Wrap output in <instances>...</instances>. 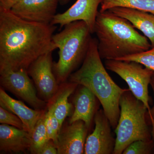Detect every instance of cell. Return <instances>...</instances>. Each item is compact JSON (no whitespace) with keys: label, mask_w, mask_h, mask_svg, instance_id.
<instances>
[{"label":"cell","mask_w":154,"mask_h":154,"mask_svg":"<svg viewBox=\"0 0 154 154\" xmlns=\"http://www.w3.org/2000/svg\"><path fill=\"white\" fill-rule=\"evenodd\" d=\"M56 28L0 9V68L28 70L39 57L57 48L52 39Z\"/></svg>","instance_id":"1"},{"label":"cell","mask_w":154,"mask_h":154,"mask_svg":"<svg viewBox=\"0 0 154 154\" xmlns=\"http://www.w3.org/2000/svg\"><path fill=\"white\" fill-rule=\"evenodd\" d=\"M98 49V40L92 38L82 66L72 73L69 82L89 89L99 99L112 128L118 124L122 95L129 89L120 88L108 74L102 61Z\"/></svg>","instance_id":"2"},{"label":"cell","mask_w":154,"mask_h":154,"mask_svg":"<svg viewBox=\"0 0 154 154\" xmlns=\"http://www.w3.org/2000/svg\"><path fill=\"white\" fill-rule=\"evenodd\" d=\"M98 49L102 59L118 60L150 49L148 38L127 19L109 11L99 12L94 27Z\"/></svg>","instance_id":"3"},{"label":"cell","mask_w":154,"mask_h":154,"mask_svg":"<svg viewBox=\"0 0 154 154\" xmlns=\"http://www.w3.org/2000/svg\"><path fill=\"white\" fill-rule=\"evenodd\" d=\"M85 22H71L60 33L53 35V41L59 51V59L53 64V71L58 83L64 82L77 67L82 63L92 37Z\"/></svg>","instance_id":"4"},{"label":"cell","mask_w":154,"mask_h":154,"mask_svg":"<svg viewBox=\"0 0 154 154\" xmlns=\"http://www.w3.org/2000/svg\"><path fill=\"white\" fill-rule=\"evenodd\" d=\"M119 105L120 116L115 130L116 137L113 154H122L135 141L152 139L147 119L149 116L147 109L129 89L122 95Z\"/></svg>","instance_id":"5"},{"label":"cell","mask_w":154,"mask_h":154,"mask_svg":"<svg viewBox=\"0 0 154 154\" xmlns=\"http://www.w3.org/2000/svg\"><path fill=\"white\" fill-rule=\"evenodd\" d=\"M105 65L107 69L115 73L124 80L134 96L144 104L150 120L148 88L154 71L133 61L107 60Z\"/></svg>","instance_id":"6"},{"label":"cell","mask_w":154,"mask_h":154,"mask_svg":"<svg viewBox=\"0 0 154 154\" xmlns=\"http://www.w3.org/2000/svg\"><path fill=\"white\" fill-rule=\"evenodd\" d=\"M1 85L23 99L36 110H40L45 106V102L39 99L27 70H14L0 68Z\"/></svg>","instance_id":"7"},{"label":"cell","mask_w":154,"mask_h":154,"mask_svg":"<svg viewBox=\"0 0 154 154\" xmlns=\"http://www.w3.org/2000/svg\"><path fill=\"white\" fill-rule=\"evenodd\" d=\"M52 52L39 57L28 69V74L33 79L40 96L46 101L54 98L58 87L53 71Z\"/></svg>","instance_id":"8"},{"label":"cell","mask_w":154,"mask_h":154,"mask_svg":"<svg viewBox=\"0 0 154 154\" xmlns=\"http://www.w3.org/2000/svg\"><path fill=\"white\" fill-rule=\"evenodd\" d=\"M95 128L86 139L85 154H113L116 138L111 132L112 128L104 110H98L94 118Z\"/></svg>","instance_id":"9"},{"label":"cell","mask_w":154,"mask_h":154,"mask_svg":"<svg viewBox=\"0 0 154 154\" xmlns=\"http://www.w3.org/2000/svg\"><path fill=\"white\" fill-rule=\"evenodd\" d=\"M58 2V0H19L11 11L26 21L51 24Z\"/></svg>","instance_id":"10"},{"label":"cell","mask_w":154,"mask_h":154,"mask_svg":"<svg viewBox=\"0 0 154 154\" xmlns=\"http://www.w3.org/2000/svg\"><path fill=\"white\" fill-rule=\"evenodd\" d=\"M103 0H77L66 11L56 14L51 24L61 27L75 21H83L87 24L91 33H94V27L99 11L98 7Z\"/></svg>","instance_id":"11"},{"label":"cell","mask_w":154,"mask_h":154,"mask_svg":"<svg viewBox=\"0 0 154 154\" xmlns=\"http://www.w3.org/2000/svg\"><path fill=\"white\" fill-rule=\"evenodd\" d=\"M88 129L84 122L78 120L60 130L55 143L57 154L84 153Z\"/></svg>","instance_id":"12"},{"label":"cell","mask_w":154,"mask_h":154,"mask_svg":"<svg viewBox=\"0 0 154 154\" xmlns=\"http://www.w3.org/2000/svg\"><path fill=\"white\" fill-rule=\"evenodd\" d=\"M80 86L74 97L75 109L70 119L69 123L82 120L89 129L98 110V102H100L89 89L85 86Z\"/></svg>","instance_id":"13"},{"label":"cell","mask_w":154,"mask_h":154,"mask_svg":"<svg viewBox=\"0 0 154 154\" xmlns=\"http://www.w3.org/2000/svg\"><path fill=\"white\" fill-rule=\"evenodd\" d=\"M1 107L11 111L20 119L25 130L32 133L37 121L44 112L40 110L31 109L19 100L9 96L2 88L0 89Z\"/></svg>","instance_id":"14"},{"label":"cell","mask_w":154,"mask_h":154,"mask_svg":"<svg viewBox=\"0 0 154 154\" xmlns=\"http://www.w3.org/2000/svg\"><path fill=\"white\" fill-rule=\"evenodd\" d=\"M30 135L25 129L2 124L0 125V150L18 153L30 148Z\"/></svg>","instance_id":"15"},{"label":"cell","mask_w":154,"mask_h":154,"mask_svg":"<svg viewBox=\"0 0 154 154\" xmlns=\"http://www.w3.org/2000/svg\"><path fill=\"white\" fill-rule=\"evenodd\" d=\"M108 11L122 18L128 20L143 33L149 40L152 47L154 46V15L136 9L116 7Z\"/></svg>","instance_id":"16"},{"label":"cell","mask_w":154,"mask_h":154,"mask_svg":"<svg viewBox=\"0 0 154 154\" xmlns=\"http://www.w3.org/2000/svg\"><path fill=\"white\" fill-rule=\"evenodd\" d=\"M79 85L70 82L64 85L56 94L55 99L51 107L53 109L54 113L62 127L63 122L72 111V105L69 102V96L73 94Z\"/></svg>","instance_id":"17"},{"label":"cell","mask_w":154,"mask_h":154,"mask_svg":"<svg viewBox=\"0 0 154 154\" xmlns=\"http://www.w3.org/2000/svg\"><path fill=\"white\" fill-rule=\"evenodd\" d=\"M116 7L130 8L154 15V0H103L99 12Z\"/></svg>","instance_id":"18"},{"label":"cell","mask_w":154,"mask_h":154,"mask_svg":"<svg viewBox=\"0 0 154 154\" xmlns=\"http://www.w3.org/2000/svg\"><path fill=\"white\" fill-rule=\"evenodd\" d=\"M30 135L29 151L31 154H40L43 146L50 140L45 126V113L38 119Z\"/></svg>","instance_id":"19"},{"label":"cell","mask_w":154,"mask_h":154,"mask_svg":"<svg viewBox=\"0 0 154 154\" xmlns=\"http://www.w3.org/2000/svg\"><path fill=\"white\" fill-rule=\"evenodd\" d=\"M116 60L137 62L154 71V46L144 52L128 56Z\"/></svg>","instance_id":"20"},{"label":"cell","mask_w":154,"mask_h":154,"mask_svg":"<svg viewBox=\"0 0 154 154\" xmlns=\"http://www.w3.org/2000/svg\"><path fill=\"white\" fill-rule=\"evenodd\" d=\"M154 150V141L138 140L131 144L125 149L123 154H150Z\"/></svg>","instance_id":"21"},{"label":"cell","mask_w":154,"mask_h":154,"mask_svg":"<svg viewBox=\"0 0 154 154\" xmlns=\"http://www.w3.org/2000/svg\"><path fill=\"white\" fill-rule=\"evenodd\" d=\"M45 126L48 138L55 143L61 126L54 115L53 109L50 106L47 112H45Z\"/></svg>","instance_id":"22"},{"label":"cell","mask_w":154,"mask_h":154,"mask_svg":"<svg viewBox=\"0 0 154 154\" xmlns=\"http://www.w3.org/2000/svg\"><path fill=\"white\" fill-rule=\"evenodd\" d=\"M0 122L25 130L23 122L18 116L2 107H0Z\"/></svg>","instance_id":"23"},{"label":"cell","mask_w":154,"mask_h":154,"mask_svg":"<svg viewBox=\"0 0 154 154\" xmlns=\"http://www.w3.org/2000/svg\"><path fill=\"white\" fill-rule=\"evenodd\" d=\"M39 154H57V150L55 143L49 140L43 146Z\"/></svg>","instance_id":"24"},{"label":"cell","mask_w":154,"mask_h":154,"mask_svg":"<svg viewBox=\"0 0 154 154\" xmlns=\"http://www.w3.org/2000/svg\"><path fill=\"white\" fill-rule=\"evenodd\" d=\"M150 85L151 86L153 92L154 96V72L152 76L150 84ZM151 123L152 126V138L153 140L154 141V103L153 106L151 108Z\"/></svg>","instance_id":"25"},{"label":"cell","mask_w":154,"mask_h":154,"mask_svg":"<svg viewBox=\"0 0 154 154\" xmlns=\"http://www.w3.org/2000/svg\"><path fill=\"white\" fill-rule=\"evenodd\" d=\"M19 0H0V9L11 10Z\"/></svg>","instance_id":"26"},{"label":"cell","mask_w":154,"mask_h":154,"mask_svg":"<svg viewBox=\"0 0 154 154\" xmlns=\"http://www.w3.org/2000/svg\"><path fill=\"white\" fill-rule=\"evenodd\" d=\"M69 0H58L59 2L62 4H65L67 3Z\"/></svg>","instance_id":"27"}]
</instances>
